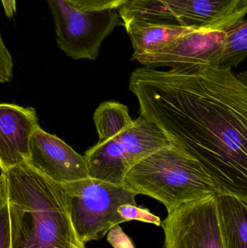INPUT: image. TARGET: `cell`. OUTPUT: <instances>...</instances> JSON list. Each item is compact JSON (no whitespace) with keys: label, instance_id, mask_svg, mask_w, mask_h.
<instances>
[{"label":"cell","instance_id":"cell-10","mask_svg":"<svg viewBox=\"0 0 247 248\" xmlns=\"http://www.w3.org/2000/svg\"><path fill=\"white\" fill-rule=\"evenodd\" d=\"M26 163L59 184L71 183L89 177L84 156L40 126L32 134Z\"/></svg>","mask_w":247,"mask_h":248},{"label":"cell","instance_id":"cell-14","mask_svg":"<svg viewBox=\"0 0 247 248\" xmlns=\"http://www.w3.org/2000/svg\"><path fill=\"white\" fill-rule=\"evenodd\" d=\"M94 122L98 133V142L117 137L133 123L127 106L115 101L102 103L94 112Z\"/></svg>","mask_w":247,"mask_h":248},{"label":"cell","instance_id":"cell-17","mask_svg":"<svg viewBox=\"0 0 247 248\" xmlns=\"http://www.w3.org/2000/svg\"><path fill=\"white\" fill-rule=\"evenodd\" d=\"M76 8L83 11H100L116 10L130 0H67Z\"/></svg>","mask_w":247,"mask_h":248},{"label":"cell","instance_id":"cell-15","mask_svg":"<svg viewBox=\"0 0 247 248\" xmlns=\"http://www.w3.org/2000/svg\"><path fill=\"white\" fill-rule=\"evenodd\" d=\"M226 37L218 66L231 68L246 59L247 55V20L246 17L223 30Z\"/></svg>","mask_w":247,"mask_h":248},{"label":"cell","instance_id":"cell-19","mask_svg":"<svg viewBox=\"0 0 247 248\" xmlns=\"http://www.w3.org/2000/svg\"><path fill=\"white\" fill-rule=\"evenodd\" d=\"M13 61L0 33V83L9 82L13 78Z\"/></svg>","mask_w":247,"mask_h":248},{"label":"cell","instance_id":"cell-2","mask_svg":"<svg viewBox=\"0 0 247 248\" xmlns=\"http://www.w3.org/2000/svg\"><path fill=\"white\" fill-rule=\"evenodd\" d=\"M11 248H86L68 211L63 186L28 163L1 172Z\"/></svg>","mask_w":247,"mask_h":248},{"label":"cell","instance_id":"cell-21","mask_svg":"<svg viewBox=\"0 0 247 248\" xmlns=\"http://www.w3.org/2000/svg\"><path fill=\"white\" fill-rule=\"evenodd\" d=\"M4 13L8 18H13L17 10L16 0H1Z\"/></svg>","mask_w":247,"mask_h":248},{"label":"cell","instance_id":"cell-18","mask_svg":"<svg viewBox=\"0 0 247 248\" xmlns=\"http://www.w3.org/2000/svg\"><path fill=\"white\" fill-rule=\"evenodd\" d=\"M11 230L7 198L0 202V248H11Z\"/></svg>","mask_w":247,"mask_h":248},{"label":"cell","instance_id":"cell-6","mask_svg":"<svg viewBox=\"0 0 247 248\" xmlns=\"http://www.w3.org/2000/svg\"><path fill=\"white\" fill-rule=\"evenodd\" d=\"M171 144L163 132L139 116L129 129L104 142H98L84 155L88 176L123 185L131 168L149 155Z\"/></svg>","mask_w":247,"mask_h":248},{"label":"cell","instance_id":"cell-4","mask_svg":"<svg viewBox=\"0 0 247 248\" xmlns=\"http://www.w3.org/2000/svg\"><path fill=\"white\" fill-rule=\"evenodd\" d=\"M118 9L123 23L223 31L246 17L247 0H130Z\"/></svg>","mask_w":247,"mask_h":248},{"label":"cell","instance_id":"cell-1","mask_svg":"<svg viewBox=\"0 0 247 248\" xmlns=\"http://www.w3.org/2000/svg\"><path fill=\"white\" fill-rule=\"evenodd\" d=\"M129 90L140 116L156 125L171 144L197 160L218 194L247 200V76L232 68L141 67Z\"/></svg>","mask_w":247,"mask_h":248},{"label":"cell","instance_id":"cell-5","mask_svg":"<svg viewBox=\"0 0 247 248\" xmlns=\"http://www.w3.org/2000/svg\"><path fill=\"white\" fill-rule=\"evenodd\" d=\"M61 185L75 232L85 245L101 240L110 229L127 222L117 212L120 205H137L136 194L124 185L90 177Z\"/></svg>","mask_w":247,"mask_h":248},{"label":"cell","instance_id":"cell-22","mask_svg":"<svg viewBox=\"0 0 247 248\" xmlns=\"http://www.w3.org/2000/svg\"><path fill=\"white\" fill-rule=\"evenodd\" d=\"M5 181L2 173L0 175V202L5 198Z\"/></svg>","mask_w":247,"mask_h":248},{"label":"cell","instance_id":"cell-16","mask_svg":"<svg viewBox=\"0 0 247 248\" xmlns=\"http://www.w3.org/2000/svg\"><path fill=\"white\" fill-rule=\"evenodd\" d=\"M117 212L126 221H140L155 224L157 227H160L162 222L160 218L152 214L149 209L139 208L137 205L130 204L120 205L117 208Z\"/></svg>","mask_w":247,"mask_h":248},{"label":"cell","instance_id":"cell-11","mask_svg":"<svg viewBox=\"0 0 247 248\" xmlns=\"http://www.w3.org/2000/svg\"><path fill=\"white\" fill-rule=\"evenodd\" d=\"M40 126L36 110L0 103V170L6 171L27 163L30 138Z\"/></svg>","mask_w":247,"mask_h":248},{"label":"cell","instance_id":"cell-3","mask_svg":"<svg viewBox=\"0 0 247 248\" xmlns=\"http://www.w3.org/2000/svg\"><path fill=\"white\" fill-rule=\"evenodd\" d=\"M123 185L136 195L162 202L168 213L218 192L216 182L201 164L171 144L131 168Z\"/></svg>","mask_w":247,"mask_h":248},{"label":"cell","instance_id":"cell-8","mask_svg":"<svg viewBox=\"0 0 247 248\" xmlns=\"http://www.w3.org/2000/svg\"><path fill=\"white\" fill-rule=\"evenodd\" d=\"M216 195L187 202L161 222L163 248H223Z\"/></svg>","mask_w":247,"mask_h":248},{"label":"cell","instance_id":"cell-12","mask_svg":"<svg viewBox=\"0 0 247 248\" xmlns=\"http://www.w3.org/2000/svg\"><path fill=\"white\" fill-rule=\"evenodd\" d=\"M216 200L223 248H247V200L230 194Z\"/></svg>","mask_w":247,"mask_h":248},{"label":"cell","instance_id":"cell-20","mask_svg":"<svg viewBox=\"0 0 247 248\" xmlns=\"http://www.w3.org/2000/svg\"><path fill=\"white\" fill-rule=\"evenodd\" d=\"M107 241L113 248H135L130 237L120 225L115 226L107 233Z\"/></svg>","mask_w":247,"mask_h":248},{"label":"cell","instance_id":"cell-13","mask_svg":"<svg viewBox=\"0 0 247 248\" xmlns=\"http://www.w3.org/2000/svg\"><path fill=\"white\" fill-rule=\"evenodd\" d=\"M123 23L131 40L133 54L136 55L153 52L171 43L184 33L197 31L174 26L145 24L133 20Z\"/></svg>","mask_w":247,"mask_h":248},{"label":"cell","instance_id":"cell-9","mask_svg":"<svg viewBox=\"0 0 247 248\" xmlns=\"http://www.w3.org/2000/svg\"><path fill=\"white\" fill-rule=\"evenodd\" d=\"M226 37L223 31H191L153 52L133 54L131 60L153 69L160 67L183 69L216 66L218 65Z\"/></svg>","mask_w":247,"mask_h":248},{"label":"cell","instance_id":"cell-7","mask_svg":"<svg viewBox=\"0 0 247 248\" xmlns=\"http://www.w3.org/2000/svg\"><path fill=\"white\" fill-rule=\"evenodd\" d=\"M59 49L73 60L94 61L103 41L123 25L116 10L83 11L67 0H46Z\"/></svg>","mask_w":247,"mask_h":248}]
</instances>
